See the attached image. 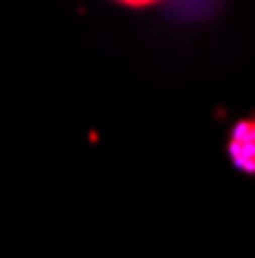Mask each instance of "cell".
<instances>
[{
  "label": "cell",
  "instance_id": "1",
  "mask_svg": "<svg viewBox=\"0 0 255 258\" xmlns=\"http://www.w3.org/2000/svg\"><path fill=\"white\" fill-rule=\"evenodd\" d=\"M225 154H228V163L240 175L255 178V114L234 120V126L228 129Z\"/></svg>",
  "mask_w": 255,
  "mask_h": 258
}]
</instances>
